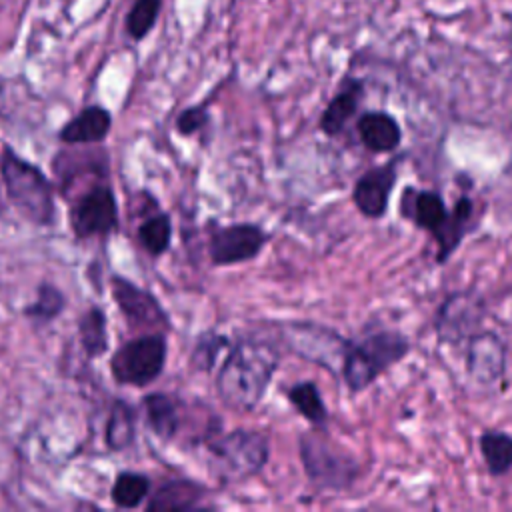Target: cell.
Listing matches in <instances>:
<instances>
[{
	"instance_id": "6da1fadb",
	"label": "cell",
	"mask_w": 512,
	"mask_h": 512,
	"mask_svg": "<svg viewBox=\"0 0 512 512\" xmlns=\"http://www.w3.org/2000/svg\"><path fill=\"white\" fill-rule=\"evenodd\" d=\"M280 364L278 350L256 338L236 340L216 374L220 400L236 412H252L264 398Z\"/></svg>"
},
{
	"instance_id": "7a4b0ae2",
	"label": "cell",
	"mask_w": 512,
	"mask_h": 512,
	"mask_svg": "<svg viewBox=\"0 0 512 512\" xmlns=\"http://www.w3.org/2000/svg\"><path fill=\"white\" fill-rule=\"evenodd\" d=\"M0 182L8 204L32 226L56 222L54 186L40 166L22 158L8 142H0Z\"/></svg>"
},
{
	"instance_id": "3957f363",
	"label": "cell",
	"mask_w": 512,
	"mask_h": 512,
	"mask_svg": "<svg viewBox=\"0 0 512 512\" xmlns=\"http://www.w3.org/2000/svg\"><path fill=\"white\" fill-rule=\"evenodd\" d=\"M408 352V338L396 330H378L358 342H348L342 358V378L348 390H366L378 376L406 358Z\"/></svg>"
},
{
	"instance_id": "277c9868",
	"label": "cell",
	"mask_w": 512,
	"mask_h": 512,
	"mask_svg": "<svg viewBox=\"0 0 512 512\" xmlns=\"http://www.w3.org/2000/svg\"><path fill=\"white\" fill-rule=\"evenodd\" d=\"M216 476L224 484H238L258 476L270 458L268 436L260 430L236 428L208 440Z\"/></svg>"
},
{
	"instance_id": "5b68a950",
	"label": "cell",
	"mask_w": 512,
	"mask_h": 512,
	"mask_svg": "<svg viewBox=\"0 0 512 512\" xmlns=\"http://www.w3.org/2000/svg\"><path fill=\"white\" fill-rule=\"evenodd\" d=\"M298 452L308 480L322 490L344 492L358 478L360 468L356 458L324 430L312 428L302 432L298 438Z\"/></svg>"
},
{
	"instance_id": "8992f818",
	"label": "cell",
	"mask_w": 512,
	"mask_h": 512,
	"mask_svg": "<svg viewBox=\"0 0 512 512\" xmlns=\"http://www.w3.org/2000/svg\"><path fill=\"white\" fill-rule=\"evenodd\" d=\"M168 358V340L152 330L122 342L110 356L108 368L120 386L146 388L160 378Z\"/></svg>"
},
{
	"instance_id": "52a82bcc",
	"label": "cell",
	"mask_w": 512,
	"mask_h": 512,
	"mask_svg": "<svg viewBox=\"0 0 512 512\" xmlns=\"http://www.w3.org/2000/svg\"><path fill=\"white\" fill-rule=\"evenodd\" d=\"M68 218L76 240L108 238L118 230L120 208L114 188L108 184L106 176L92 182L76 196V200H72Z\"/></svg>"
},
{
	"instance_id": "ba28073f",
	"label": "cell",
	"mask_w": 512,
	"mask_h": 512,
	"mask_svg": "<svg viewBox=\"0 0 512 512\" xmlns=\"http://www.w3.org/2000/svg\"><path fill=\"white\" fill-rule=\"evenodd\" d=\"M110 294L116 302L118 312L122 314L124 322L134 330H168L170 318L158 298L146 290L134 284L132 280L112 274L110 276Z\"/></svg>"
},
{
	"instance_id": "9c48e42d",
	"label": "cell",
	"mask_w": 512,
	"mask_h": 512,
	"mask_svg": "<svg viewBox=\"0 0 512 512\" xmlns=\"http://www.w3.org/2000/svg\"><path fill=\"white\" fill-rule=\"evenodd\" d=\"M268 232L252 222L216 228L208 238V256L214 266H232L254 260L268 242Z\"/></svg>"
},
{
	"instance_id": "30bf717a",
	"label": "cell",
	"mask_w": 512,
	"mask_h": 512,
	"mask_svg": "<svg viewBox=\"0 0 512 512\" xmlns=\"http://www.w3.org/2000/svg\"><path fill=\"white\" fill-rule=\"evenodd\" d=\"M486 308L474 290L450 294L436 314V334L444 344H456L478 332Z\"/></svg>"
},
{
	"instance_id": "8fae6325",
	"label": "cell",
	"mask_w": 512,
	"mask_h": 512,
	"mask_svg": "<svg viewBox=\"0 0 512 512\" xmlns=\"http://www.w3.org/2000/svg\"><path fill=\"white\" fill-rule=\"evenodd\" d=\"M398 180V162L366 170L352 188V202L366 218H382L388 212L390 192Z\"/></svg>"
},
{
	"instance_id": "7c38bea8",
	"label": "cell",
	"mask_w": 512,
	"mask_h": 512,
	"mask_svg": "<svg viewBox=\"0 0 512 512\" xmlns=\"http://www.w3.org/2000/svg\"><path fill=\"white\" fill-rule=\"evenodd\" d=\"M400 214L416 228L426 230L432 238L446 226L450 210L436 190H418L406 186L400 196Z\"/></svg>"
},
{
	"instance_id": "4fadbf2b",
	"label": "cell",
	"mask_w": 512,
	"mask_h": 512,
	"mask_svg": "<svg viewBox=\"0 0 512 512\" xmlns=\"http://www.w3.org/2000/svg\"><path fill=\"white\" fill-rule=\"evenodd\" d=\"M466 370L476 382L482 384H490L504 374L506 352L502 340L494 332H476L470 336Z\"/></svg>"
},
{
	"instance_id": "5bb4252c",
	"label": "cell",
	"mask_w": 512,
	"mask_h": 512,
	"mask_svg": "<svg viewBox=\"0 0 512 512\" xmlns=\"http://www.w3.org/2000/svg\"><path fill=\"white\" fill-rule=\"evenodd\" d=\"M112 130V114L108 108L92 104L72 116L60 130L58 140L66 146L100 144Z\"/></svg>"
},
{
	"instance_id": "9a60e30c",
	"label": "cell",
	"mask_w": 512,
	"mask_h": 512,
	"mask_svg": "<svg viewBox=\"0 0 512 512\" xmlns=\"http://www.w3.org/2000/svg\"><path fill=\"white\" fill-rule=\"evenodd\" d=\"M206 488L190 478L164 480L144 502L148 512H186L200 508Z\"/></svg>"
},
{
	"instance_id": "2e32d148",
	"label": "cell",
	"mask_w": 512,
	"mask_h": 512,
	"mask_svg": "<svg viewBox=\"0 0 512 512\" xmlns=\"http://www.w3.org/2000/svg\"><path fill=\"white\" fill-rule=\"evenodd\" d=\"M364 96V84L362 80L354 76L342 78L336 94L326 104L322 116H320V130L326 136H338L346 128V124L356 116L358 106Z\"/></svg>"
},
{
	"instance_id": "e0dca14e",
	"label": "cell",
	"mask_w": 512,
	"mask_h": 512,
	"mask_svg": "<svg viewBox=\"0 0 512 512\" xmlns=\"http://www.w3.org/2000/svg\"><path fill=\"white\" fill-rule=\"evenodd\" d=\"M356 132L364 148L376 154L394 152L402 142V128L398 120L384 110H366L356 120Z\"/></svg>"
},
{
	"instance_id": "ac0fdd59",
	"label": "cell",
	"mask_w": 512,
	"mask_h": 512,
	"mask_svg": "<svg viewBox=\"0 0 512 512\" xmlns=\"http://www.w3.org/2000/svg\"><path fill=\"white\" fill-rule=\"evenodd\" d=\"M142 412L148 430L156 438L170 442L178 436L182 428V404L176 396L166 392H150L142 398Z\"/></svg>"
},
{
	"instance_id": "d6986e66",
	"label": "cell",
	"mask_w": 512,
	"mask_h": 512,
	"mask_svg": "<svg viewBox=\"0 0 512 512\" xmlns=\"http://www.w3.org/2000/svg\"><path fill=\"white\" fill-rule=\"evenodd\" d=\"M474 226V202L468 196H460L452 210L446 226L434 236V242L438 246L436 250V262L444 264L454 250L462 244L464 236L472 230Z\"/></svg>"
},
{
	"instance_id": "ffe728a7",
	"label": "cell",
	"mask_w": 512,
	"mask_h": 512,
	"mask_svg": "<svg viewBox=\"0 0 512 512\" xmlns=\"http://www.w3.org/2000/svg\"><path fill=\"white\" fill-rule=\"evenodd\" d=\"M138 412L124 398H116L104 424V444L110 452H124L136 440Z\"/></svg>"
},
{
	"instance_id": "44dd1931",
	"label": "cell",
	"mask_w": 512,
	"mask_h": 512,
	"mask_svg": "<svg viewBox=\"0 0 512 512\" xmlns=\"http://www.w3.org/2000/svg\"><path fill=\"white\" fill-rule=\"evenodd\" d=\"M78 330V342L88 360L102 358L110 350L108 340V316L106 312L92 304L88 306L76 320Z\"/></svg>"
},
{
	"instance_id": "7402d4cb",
	"label": "cell",
	"mask_w": 512,
	"mask_h": 512,
	"mask_svg": "<svg viewBox=\"0 0 512 512\" xmlns=\"http://www.w3.org/2000/svg\"><path fill=\"white\" fill-rule=\"evenodd\" d=\"M64 310H66V294L54 282L44 280L36 286L34 300L24 306L22 314L26 316V320H30L32 326L40 328L54 322Z\"/></svg>"
},
{
	"instance_id": "603a6c76",
	"label": "cell",
	"mask_w": 512,
	"mask_h": 512,
	"mask_svg": "<svg viewBox=\"0 0 512 512\" xmlns=\"http://www.w3.org/2000/svg\"><path fill=\"white\" fill-rule=\"evenodd\" d=\"M152 492V480L144 472L136 470H124L116 474L112 488H110V500L116 508L122 510H134L140 508Z\"/></svg>"
},
{
	"instance_id": "cb8c5ba5",
	"label": "cell",
	"mask_w": 512,
	"mask_h": 512,
	"mask_svg": "<svg viewBox=\"0 0 512 512\" xmlns=\"http://www.w3.org/2000/svg\"><path fill=\"white\" fill-rule=\"evenodd\" d=\"M138 244L142 250L152 256L160 258L168 252L172 242V218L166 212H154L148 218H144L136 228Z\"/></svg>"
},
{
	"instance_id": "d4e9b609",
	"label": "cell",
	"mask_w": 512,
	"mask_h": 512,
	"mask_svg": "<svg viewBox=\"0 0 512 512\" xmlns=\"http://www.w3.org/2000/svg\"><path fill=\"white\" fill-rule=\"evenodd\" d=\"M288 402L298 410V414L312 426H324L328 420V408L314 380H300L292 384L286 392Z\"/></svg>"
},
{
	"instance_id": "484cf974",
	"label": "cell",
	"mask_w": 512,
	"mask_h": 512,
	"mask_svg": "<svg viewBox=\"0 0 512 512\" xmlns=\"http://www.w3.org/2000/svg\"><path fill=\"white\" fill-rule=\"evenodd\" d=\"M480 452L492 476H504L512 470V436L500 430H486L480 434Z\"/></svg>"
},
{
	"instance_id": "4316f807",
	"label": "cell",
	"mask_w": 512,
	"mask_h": 512,
	"mask_svg": "<svg viewBox=\"0 0 512 512\" xmlns=\"http://www.w3.org/2000/svg\"><path fill=\"white\" fill-rule=\"evenodd\" d=\"M162 10V0H134L126 14V32L132 40H144L156 26Z\"/></svg>"
},
{
	"instance_id": "83f0119b",
	"label": "cell",
	"mask_w": 512,
	"mask_h": 512,
	"mask_svg": "<svg viewBox=\"0 0 512 512\" xmlns=\"http://www.w3.org/2000/svg\"><path fill=\"white\" fill-rule=\"evenodd\" d=\"M230 346V340L224 334L218 332H204L198 336L194 348H192V356L190 362L196 370H204L210 372L212 366L218 360V354Z\"/></svg>"
},
{
	"instance_id": "f1b7e54d",
	"label": "cell",
	"mask_w": 512,
	"mask_h": 512,
	"mask_svg": "<svg viewBox=\"0 0 512 512\" xmlns=\"http://www.w3.org/2000/svg\"><path fill=\"white\" fill-rule=\"evenodd\" d=\"M210 120L208 108L204 104H196V106H188L184 108L174 122V128L180 136H192L196 132H200Z\"/></svg>"
}]
</instances>
